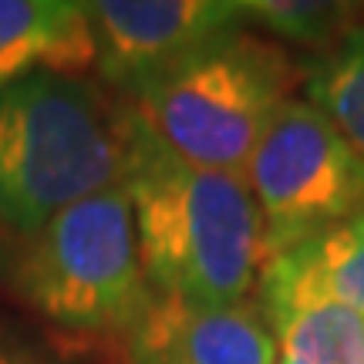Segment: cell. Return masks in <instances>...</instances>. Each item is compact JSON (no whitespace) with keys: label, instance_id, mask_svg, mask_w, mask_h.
<instances>
[{"label":"cell","instance_id":"1","mask_svg":"<svg viewBox=\"0 0 364 364\" xmlns=\"http://www.w3.org/2000/svg\"><path fill=\"white\" fill-rule=\"evenodd\" d=\"M129 193L149 287L186 307H230L257 287L267 243L243 176L199 169L166 152L125 112Z\"/></svg>","mask_w":364,"mask_h":364},{"label":"cell","instance_id":"2","mask_svg":"<svg viewBox=\"0 0 364 364\" xmlns=\"http://www.w3.org/2000/svg\"><path fill=\"white\" fill-rule=\"evenodd\" d=\"M129 172L125 112L71 75H31L0 88V223L34 230Z\"/></svg>","mask_w":364,"mask_h":364},{"label":"cell","instance_id":"3","mask_svg":"<svg viewBox=\"0 0 364 364\" xmlns=\"http://www.w3.org/2000/svg\"><path fill=\"white\" fill-rule=\"evenodd\" d=\"M4 280L48 321L78 331L139 334L152 294L139 257L129 193L118 186L14 233L0 253Z\"/></svg>","mask_w":364,"mask_h":364},{"label":"cell","instance_id":"4","mask_svg":"<svg viewBox=\"0 0 364 364\" xmlns=\"http://www.w3.org/2000/svg\"><path fill=\"white\" fill-rule=\"evenodd\" d=\"M290 85L287 54L236 27L139 85L129 115L182 162L243 176Z\"/></svg>","mask_w":364,"mask_h":364},{"label":"cell","instance_id":"5","mask_svg":"<svg viewBox=\"0 0 364 364\" xmlns=\"http://www.w3.org/2000/svg\"><path fill=\"white\" fill-rule=\"evenodd\" d=\"M267 257L364 216V159L307 98H287L247 162Z\"/></svg>","mask_w":364,"mask_h":364},{"label":"cell","instance_id":"6","mask_svg":"<svg viewBox=\"0 0 364 364\" xmlns=\"http://www.w3.org/2000/svg\"><path fill=\"white\" fill-rule=\"evenodd\" d=\"M88 21L98 71L122 91H135L209 41L247 21L243 0H95Z\"/></svg>","mask_w":364,"mask_h":364},{"label":"cell","instance_id":"7","mask_svg":"<svg viewBox=\"0 0 364 364\" xmlns=\"http://www.w3.org/2000/svg\"><path fill=\"white\" fill-rule=\"evenodd\" d=\"M257 307L284 358L300 364H364V317L314 290L284 257L263 260Z\"/></svg>","mask_w":364,"mask_h":364},{"label":"cell","instance_id":"8","mask_svg":"<svg viewBox=\"0 0 364 364\" xmlns=\"http://www.w3.org/2000/svg\"><path fill=\"white\" fill-rule=\"evenodd\" d=\"M135 348L162 364H277L280 348L257 300L230 307H186L162 300L135 334Z\"/></svg>","mask_w":364,"mask_h":364},{"label":"cell","instance_id":"9","mask_svg":"<svg viewBox=\"0 0 364 364\" xmlns=\"http://www.w3.org/2000/svg\"><path fill=\"white\" fill-rule=\"evenodd\" d=\"M95 61L88 4L0 0V88L31 75H71Z\"/></svg>","mask_w":364,"mask_h":364},{"label":"cell","instance_id":"10","mask_svg":"<svg viewBox=\"0 0 364 364\" xmlns=\"http://www.w3.org/2000/svg\"><path fill=\"white\" fill-rule=\"evenodd\" d=\"M307 102L364 159V27H351L307 68Z\"/></svg>","mask_w":364,"mask_h":364},{"label":"cell","instance_id":"11","mask_svg":"<svg viewBox=\"0 0 364 364\" xmlns=\"http://www.w3.org/2000/svg\"><path fill=\"white\" fill-rule=\"evenodd\" d=\"M324 297L364 317V216L341 223L324 236L280 253Z\"/></svg>","mask_w":364,"mask_h":364},{"label":"cell","instance_id":"12","mask_svg":"<svg viewBox=\"0 0 364 364\" xmlns=\"http://www.w3.org/2000/svg\"><path fill=\"white\" fill-rule=\"evenodd\" d=\"M247 21H257L277 38L311 44V48H331L338 44L351 27V7L348 4H317V0H243Z\"/></svg>","mask_w":364,"mask_h":364},{"label":"cell","instance_id":"13","mask_svg":"<svg viewBox=\"0 0 364 364\" xmlns=\"http://www.w3.org/2000/svg\"><path fill=\"white\" fill-rule=\"evenodd\" d=\"M0 364H58V361L48 358L44 351H38V348L24 344V341L0 334Z\"/></svg>","mask_w":364,"mask_h":364},{"label":"cell","instance_id":"14","mask_svg":"<svg viewBox=\"0 0 364 364\" xmlns=\"http://www.w3.org/2000/svg\"><path fill=\"white\" fill-rule=\"evenodd\" d=\"M135 364H162V358L152 351H145V348H135Z\"/></svg>","mask_w":364,"mask_h":364},{"label":"cell","instance_id":"15","mask_svg":"<svg viewBox=\"0 0 364 364\" xmlns=\"http://www.w3.org/2000/svg\"><path fill=\"white\" fill-rule=\"evenodd\" d=\"M277 364H300V361H294V358H284V354H280V361Z\"/></svg>","mask_w":364,"mask_h":364}]
</instances>
